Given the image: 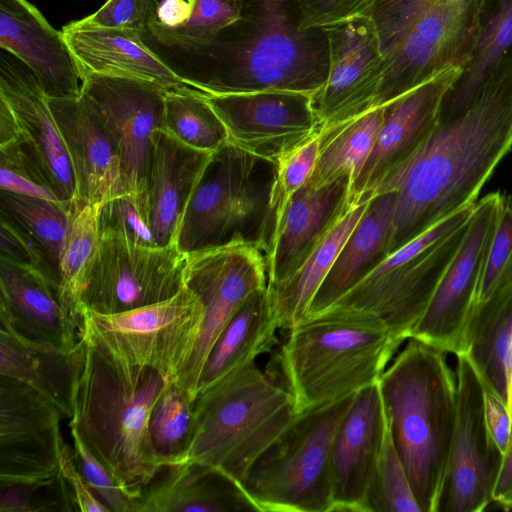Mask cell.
<instances>
[{"instance_id": "cell-52", "label": "cell", "mask_w": 512, "mask_h": 512, "mask_svg": "<svg viewBox=\"0 0 512 512\" xmlns=\"http://www.w3.org/2000/svg\"><path fill=\"white\" fill-rule=\"evenodd\" d=\"M0 189L25 196L63 202L50 188L5 167L0 169Z\"/></svg>"}, {"instance_id": "cell-44", "label": "cell", "mask_w": 512, "mask_h": 512, "mask_svg": "<svg viewBox=\"0 0 512 512\" xmlns=\"http://www.w3.org/2000/svg\"><path fill=\"white\" fill-rule=\"evenodd\" d=\"M510 281H512V195H502L476 301L486 300Z\"/></svg>"}, {"instance_id": "cell-28", "label": "cell", "mask_w": 512, "mask_h": 512, "mask_svg": "<svg viewBox=\"0 0 512 512\" xmlns=\"http://www.w3.org/2000/svg\"><path fill=\"white\" fill-rule=\"evenodd\" d=\"M260 511L242 485L220 469L195 461L166 466L144 488L134 512Z\"/></svg>"}, {"instance_id": "cell-15", "label": "cell", "mask_w": 512, "mask_h": 512, "mask_svg": "<svg viewBox=\"0 0 512 512\" xmlns=\"http://www.w3.org/2000/svg\"><path fill=\"white\" fill-rule=\"evenodd\" d=\"M457 356V417L434 512H481L490 504L503 453L485 420L484 388L467 357Z\"/></svg>"}, {"instance_id": "cell-13", "label": "cell", "mask_w": 512, "mask_h": 512, "mask_svg": "<svg viewBox=\"0 0 512 512\" xmlns=\"http://www.w3.org/2000/svg\"><path fill=\"white\" fill-rule=\"evenodd\" d=\"M184 284L198 295L204 308L195 349L178 382L195 399L217 338L248 297L268 285L266 255L259 247L243 242L189 253Z\"/></svg>"}, {"instance_id": "cell-4", "label": "cell", "mask_w": 512, "mask_h": 512, "mask_svg": "<svg viewBox=\"0 0 512 512\" xmlns=\"http://www.w3.org/2000/svg\"><path fill=\"white\" fill-rule=\"evenodd\" d=\"M389 432L421 512H434L457 417L445 352L413 338L378 380Z\"/></svg>"}, {"instance_id": "cell-49", "label": "cell", "mask_w": 512, "mask_h": 512, "mask_svg": "<svg viewBox=\"0 0 512 512\" xmlns=\"http://www.w3.org/2000/svg\"><path fill=\"white\" fill-rule=\"evenodd\" d=\"M59 476L67 486L73 505L81 512H108L110 509L101 502L78 470L74 450L65 443L61 453Z\"/></svg>"}, {"instance_id": "cell-37", "label": "cell", "mask_w": 512, "mask_h": 512, "mask_svg": "<svg viewBox=\"0 0 512 512\" xmlns=\"http://www.w3.org/2000/svg\"><path fill=\"white\" fill-rule=\"evenodd\" d=\"M384 114L385 106L376 107L322 130L318 159L307 184L319 188L345 176L353 184L372 152Z\"/></svg>"}, {"instance_id": "cell-47", "label": "cell", "mask_w": 512, "mask_h": 512, "mask_svg": "<svg viewBox=\"0 0 512 512\" xmlns=\"http://www.w3.org/2000/svg\"><path fill=\"white\" fill-rule=\"evenodd\" d=\"M74 445L75 463L84 480L114 512H133L134 502L105 466L92 454L76 431L70 428Z\"/></svg>"}, {"instance_id": "cell-51", "label": "cell", "mask_w": 512, "mask_h": 512, "mask_svg": "<svg viewBox=\"0 0 512 512\" xmlns=\"http://www.w3.org/2000/svg\"><path fill=\"white\" fill-rule=\"evenodd\" d=\"M484 411L488 430L504 454L512 431V419L508 405L494 394L484 390Z\"/></svg>"}, {"instance_id": "cell-33", "label": "cell", "mask_w": 512, "mask_h": 512, "mask_svg": "<svg viewBox=\"0 0 512 512\" xmlns=\"http://www.w3.org/2000/svg\"><path fill=\"white\" fill-rule=\"evenodd\" d=\"M267 286L252 293L225 326L207 357L198 389L255 361L276 344L279 326Z\"/></svg>"}, {"instance_id": "cell-14", "label": "cell", "mask_w": 512, "mask_h": 512, "mask_svg": "<svg viewBox=\"0 0 512 512\" xmlns=\"http://www.w3.org/2000/svg\"><path fill=\"white\" fill-rule=\"evenodd\" d=\"M186 262L187 254L175 244L142 246L100 237L82 308L114 314L169 299L185 285Z\"/></svg>"}, {"instance_id": "cell-10", "label": "cell", "mask_w": 512, "mask_h": 512, "mask_svg": "<svg viewBox=\"0 0 512 512\" xmlns=\"http://www.w3.org/2000/svg\"><path fill=\"white\" fill-rule=\"evenodd\" d=\"M475 204L388 254L331 306L375 314L395 336L409 339L463 241Z\"/></svg>"}, {"instance_id": "cell-7", "label": "cell", "mask_w": 512, "mask_h": 512, "mask_svg": "<svg viewBox=\"0 0 512 512\" xmlns=\"http://www.w3.org/2000/svg\"><path fill=\"white\" fill-rule=\"evenodd\" d=\"M483 0H376L385 69L375 107L385 106L443 71L463 68L477 38Z\"/></svg>"}, {"instance_id": "cell-21", "label": "cell", "mask_w": 512, "mask_h": 512, "mask_svg": "<svg viewBox=\"0 0 512 512\" xmlns=\"http://www.w3.org/2000/svg\"><path fill=\"white\" fill-rule=\"evenodd\" d=\"M461 70L449 68L385 105L372 152L351 186V206L373 198L383 182L420 150L435 128L443 98Z\"/></svg>"}, {"instance_id": "cell-6", "label": "cell", "mask_w": 512, "mask_h": 512, "mask_svg": "<svg viewBox=\"0 0 512 512\" xmlns=\"http://www.w3.org/2000/svg\"><path fill=\"white\" fill-rule=\"evenodd\" d=\"M185 461L222 470L240 484L256 458L296 416L291 394L255 361L198 389Z\"/></svg>"}, {"instance_id": "cell-9", "label": "cell", "mask_w": 512, "mask_h": 512, "mask_svg": "<svg viewBox=\"0 0 512 512\" xmlns=\"http://www.w3.org/2000/svg\"><path fill=\"white\" fill-rule=\"evenodd\" d=\"M354 395L296 414L251 464L241 485L260 511L331 510L332 442Z\"/></svg>"}, {"instance_id": "cell-16", "label": "cell", "mask_w": 512, "mask_h": 512, "mask_svg": "<svg viewBox=\"0 0 512 512\" xmlns=\"http://www.w3.org/2000/svg\"><path fill=\"white\" fill-rule=\"evenodd\" d=\"M60 409L33 388L0 375V487L48 485L65 442Z\"/></svg>"}, {"instance_id": "cell-53", "label": "cell", "mask_w": 512, "mask_h": 512, "mask_svg": "<svg viewBox=\"0 0 512 512\" xmlns=\"http://www.w3.org/2000/svg\"><path fill=\"white\" fill-rule=\"evenodd\" d=\"M492 499L502 508L512 509V433L508 447L503 454L502 465Z\"/></svg>"}, {"instance_id": "cell-17", "label": "cell", "mask_w": 512, "mask_h": 512, "mask_svg": "<svg viewBox=\"0 0 512 512\" xmlns=\"http://www.w3.org/2000/svg\"><path fill=\"white\" fill-rule=\"evenodd\" d=\"M501 200L502 194L497 191L476 202L463 241L410 338L445 353H460Z\"/></svg>"}, {"instance_id": "cell-48", "label": "cell", "mask_w": 512, "mask_h": 512, "mask_svg": "<svg viewBox=\"0 0 512 512\" xmlns=\"http://www.w3.org/2000/svg\"><path fill=\"white\" fill-rule=\"evenodd\" d=\"M376 0H299L301 27L324 28L365 15Z\"/></svg>"}, {"instance_id": "cell-46", "label": "cell", "mask_w": 512, "mask_h": 512, "mask_svg": "<svg viewBox=\"0 0 512 512\" xmlns=\"http://www.w3.org/2000/svg\"><path fill=\"white\" fill-rule=\"evenodd\" d=\"M100 237H114L142 246H157L146 219L134 201L119 195L105 202L99 213Z\"/></svg>"}, {"instance_id": "cell-26", "label": "cell", "mask_w": 512, "mask_h": 512, "mask_svg": "<svg viewBox=\"0 0 512 512\" xmlns=\"http://www.w3.org/2000/svg\"><path fill=\"white\" fill-rule=\"evenodd\" d=\"M351 186L345 176L319 188L306 183L293 195L266 255L268 284L284 282L308 259L351 207Z\"/></svg>"}, {"instance_id": "cell-3", "label": "cell", "mask_w": 512, "mask_h": 512, "mask_svg": "<svg viewBox=\"0 0 512 512\" xmlns=\"http://www.w3.org/2000/svg\"><path fill=\"white\" fill-rule=\"evenodd\" d=\"M70 362L69 427L135 505L166 467L149 433L150 414L166 380L157 370L128 363L80 333Z\"/></svg>"}, {"instance_id": "cell-41", "label": "cell", "mask_w": 512, "mask_h": 512, "mask_svg": "<svg viewBox=\"0 0 512 512\" xmlns=\"http://www.w3.org/2000/svg\"><path fill=\"white\" fill-rule=\"evenodd\" d=\"M362 512H421L388 425L382 451L365 493Z\"/></svg>"}, {"instance_id": "cell-1", "label": "cell", "mask_w": 512, "mask_h": 512, "mask_svg": "<svg viewBox=\"0 0 512 512\" xmlns=\"http://www.w3.org/2000/svg\"><path fill=\"white\" fill-rule=\"evenodd\" d=\"M142 40L186 85L205 94L313 95L328 74L327 35L324 28L301 27L299 0H246L239 20L207 39L146 29Z\"/></svg>"}, {"instance_id": "cell-22", "label": "cell", "mask_w": 512, "mask_h": 512, "mask_svg": "<svg viewBox=\"0 0 512 512\" xmlns=\"http://www.w3.org/2000/svg\"><path fill=\"white\" fill-rule=\"evenodd\" d=\"M0 326L66 354L79 339V326L61 303L59 282L38 267L1 257Z\"/></svg>"}, {"instance_id": "cell-50", "label": "cell", "mask_w": 512, "mask_h": 512, "mask_svg": "<svg viewBox=\"0 0 512 512\" xmlns=\"http://www.w3.org/2000/svg\"><path fill=\"white\" fill-rule=\"evenodd\" d=\"M0 237L1 258L18 264L35 266L45 272L41 257L30 240L4 218H1Z\"/></svg>"}, {"instance_id": "cell-27", "label": "cell", "mask_w": 512, "mask_h": 512, "mask_svg": "<svg viewBox=\"0 0 512 512\" xmlns=\"http://www.w3.org/2000/svg\"><path fill=\"white\" fill-rule=\"evenodd\" d=\"M212 155L182 143L160 128L153 132L148 223L157 246L175 244L189 201Z\"/></svg>"}, {"instance_id": "cell-5", "label": "cell", "mask_w": 512, "mask_h": 512, "mask_svg": "<svg viewBox=\"0 0 512 512\" xmlns=\"http://www.w3.org/2000/svg\"><path fill=\"white\" fill-rule=\"evenodd\" d=\"M289 331L277 363L296 414L377 383L403 342L377 315L336 306Z\"/></svg>"}, {"instance_id": "cell-32", "label": "cell", "mask_w": 512, "mask_h": 512, "mask_svg": "<svg viewBox=\"0 0 512 512\" xmlns=\"http://www.w3.org/2000/svg\"><path fill=\"white\" fill-rule=\"evenodd\" d=\"M512 62V0H483L475 45L459 77L445 94L437 122L463 113L484 85Z\"/></svg>"}, {"instance_id": "cell-12", "label": "cell", "mask_w": 512, "mask_h": 512, "mask_svg": "<svg viewBox=\"0 0 512 512\" xmlns=\"http://www.w3.org/2000/svg\"><path fill=\"white\" fill-rule=\"evenodd\" d=\"M165 92L138 78L82 77L81 93L100 115L117 149L121 179L116 196L131 198L147 222L152 135L161 128Z\"/></svg>"}, {"instance_id": "cell-20", "label": "cell", "mask_w": 512, "mask_h": 512, "mask_svg": "<svg viewBox=\"0 0 512 512\" xmlns=\"http://www.w3.org/2000/svg\"><path fill=\"white\" fill-rule=\"evenodd\" d=\"M0 98L11 108L19 127V137L13 142L18 144L39 182L54 191L61 201L74 206L75 177L48 97L33 72L3 49Z\"/></svg>"}, {"instance_id": "cell-24", "label": "cell", "mask_w": 512, "mask_h": 512, "mask_svg": "<svg viewBox=\"0 0 512 512\" xmlns=\"http://www.w3.org/2000/svg\"><path fill=\"white\" fill-rule=\"evenodd\" d=\"M48 102L71 161L75 209L103 205L117 195L121 179L117 149L103 120L82 93Z\"/></svg>"}, {"instance_id": "cell-43", "label": "cell", "mask_w": 512, "mask_h": 512, "mask_svg": "<svg viewBox=\"0 0 512 512\" xmlns=\"http://www.w3.org/2000/svg\"><path fill=\"white\" fill-rule=\"evenodd\" d=\"M189 18L180 26L166 28L154 22L147 30L165 37L202 40L240 19L246 0H190Z\"/></svg>"}, {"instance_id": "cell-25", "label": "cell", "mask_w": 512, "mask_h": 512, "mask_svg": "<svg viewBox=\"0 0 512 512\" xmlns=\"http://www.w3.org/2000/svg\"><path fill=\"white\" fill-rule=\"evenodd\" d=\"M0 49L33 72L48 98L81 94L82 74L62 31L28 0H0Z\"/></svg>"}, {"instance_id": "cell-42", "label": "cell", "mask_w": 512, "mask_h": 512, "mask_svg": "<svg viewBox=\"0 0 512 512\" xmlns=\"http://www.w3.org/2000/svg\"><path fill=\"white\" fill-rule=\"evenodd\" d=\"M321 138L322 131L276 162L270 199L274 225L273 236L289 201L313 174L320 151Z\"/></svg>"}, {"instance_id": "cell-8", "label": "cell", "mask_w": 512, "mask_h": 512, "mask_svg": "<svg viewBox=\"0 0 512 512\" xmlns=\"http://www.w3.org/2000/svg\"><path fill=\"white\" fill-rule=\"evenodd\" d=\"M275 169L276 163L229 142L214 152L179 226L178 249L189 254L243 242L267 255L274 230Z\"/></svg>"}, {"instance_id": "cell-18", "label": "cell", "mask_w": 512, "mask_h": 512, "mask_svg": "<svg viewBox=\"0 0 512 512\" xmlns=\"http://www.w3.org/2000/svg\"><path fill=\"white\" fill-rule=\"evenodd\" d=\"M324 30L329 46L328 74L323 86L311 96L322 130L374 109L385 69L380 39L369 16Z\"/></svg>"}, {"instance_id": "cell-23", "label": "cell", "mask_w": 512, "mask_h": 512, "mask_svg": "<svg viewBox=\"0 0 512 512\" xmlns=\"http://www.w3.org/2000/svg\"><path fill=\"white\" fill-rule=\"evenodd\" d=\"M387 420L378 382L357 391L332 442L330 511L362 512L385 440Z\"/></svg>"}, {"instance_id": "cell-31", "label": "cell", "mask_w": 512, "mask_h": 512, "mask_svg": "<svg viewBox=\"0 0 512 512\" xmlns=\"http://www.w3.org/2000/svg\"><path fill=\"white\" fill-rule=\"evenodd\" d=\"M460 353L473 366L484 390L508 405L512 364V281L486 300L475 301L462 335Z\"/></svg>"}, {"instance_id": "cell-35", "label": "cell", "mask_w": 512, "mask_h": 512, "mask_svg": "<svg viewBox=\"0 0 512 512\" xmlns=\"http://www.w3.org/2000/svg\"><path fill=\"white\" fill-rule=\"evenodd\" d=\"M0 375L33 388L71 418L70 354L29 342L0 326Z\"/></svg>"}, {"instance_id": "cell-34", "label": "cell", "mask_w": 512, "mask_h": 512, "mask_svg": "<svg viewBox=\"0 0 512 512\" xmlns=\"http://www.w3.org/2000/svg\"><path fill=\"white\" fill-rule=\"evenodd\" d=\"M368 203L369 200L351 206L291 277L279 284H268L279 328L290 330L306 318L317 291Z\"/></svg>"}, {"instance_id": "cell-11", "label": "cell", "mask_w": 512, "mask_h": 512, "mask_svg": "<svg viewBox=\"0 0 512 512\" xmlns=\"http://www.w3.org/2000/svg\"><path fill=\"white\" fill-rule=\"evenodd\" d=\"M203 304L186 285L173 297L114 314L82 311L80 334L128 363L178 384L195 349Z\"/></svg>"}, {"instance_id": "cell-29", "label": "cell", "mask_w": 512, "mask_h": 512, "mask_svg": "<svg viewBox=\"0 0 512 512\" xmlns=\"http://www.w3.org/2000/svg\"><path fill=\"white\" fill-rule=\"evenodd\" d=\"M63 36L82 77L103 74L153 82L166 91L186 85L148 46L142 35L123 29L77 30L63 26Z\"/></svg>"}, {"instance_id": "cell-40", "label": "cell", "mask_w": 512, "mask_h": 512, "mask_svg": "<svg viewBox=\"0 0 512 512\" xmlns=\"http://www.w3.org/2000/svg\"><path fill=\"white\" fill-rule=\"evenodd\" d=\"M194 399L177 383L166 382L149 418V433L157 457L165 466L182 463L194 424Z\"/></svg>"}, {"instance_id": "cell-54", "label": "cell", "mask_w": 512, "mask_h": 512, "mask_svg": "<svg viewBox=\"0 0 512 512\" xmlns=\"http://www.w3.org/2000/svg\"><path fill=\"white\" fill-rule=\"evenodd\" d=\"M191 9L190 0H161L156 22L166 28H175L189 18Z\"/></svg>"}, {"instance_id": "cell-39", "label": "cell", "mask_w": 512, "mask_h": 512, "mask_svg": "<svg viewBox=\"0 0 512 512\" xmlns=\"http://www.w3.org/2000/svg\"><path fill=\"white\" fill-rule=\"evenodd\" d=\"M160 129L192 148L211 153L228 142L226 128L205 93L194 88L165 92Z\"/></svg>"}, {"instance_id": "cell-38", "label": "cell", "mask_w": 512, "mask_h": 512, "mask_svg": "<svg viewBox=\"0 0 512 512\" xmlns=\"http://www.w3.org/2000/svg\"><path fill=\"white\" fill-rule=\"evenodd\" d=\"M101 206L88 204L75 210L60 260V300L79 330L82 324V294L99 248Z\"/></svg>"}, {"instance_id": "cell-19", "label": "cell", "mask_w": 512, "mask_h": 512, "mask_svg": "<svg viewBox=\"0 0 512 512\" xmlns=\"http://www.w3.org/2000/svg\"><path fill=\"white\" fill-rule=\"evenodd\" d=\"M205 95L224 124L229 143L274 163L322 131L307 93Z\"/></svg>"}, {"instance_id": "cell-30", "label": "cell", "mask_w": 512, "mask_h": 512, "mask_svg": "<svg viewBox=\"0 0 512 512\" xmlns=\"http://www.w3.org/2000/svg\"><path fill=\"white\" fill-rule=\"evenodd\" d=\"M395 202V192L379 194L369 200L317 291L306 317L331 306L388 256Z\"/></svg>"}, {"instance_id": "cell-45", "label": "cell", "mask_w": 512, "mask_h": 512, "mask_svg": "<svg viewBox=\"0 0 512 512\" xmlns=\"http://www.w3.org/2000/svg\"><path fill=\"white\" fill-rule=\"evenodd\" d=\"M159 0H107L94 13L65 26L71 29H123L142 33L157 21Z\"/></svg>"}, {"instance_id": "cell-36", "label": "cell", "mask_w": 512, "mask_h": 512, "mask_svg": "<svg viewBox=\"0 0 512 512\" xmlns=\"http://www.w3.org/2000/svg\"><path fill=\"white\" fill-rule=\"evenodd\" d=\"M1 218L17 227L33 244L47 274L60 284V260L75 208L1 190Z\"/></svg>"}, {"instance_id": "cell-2", "label": "cell", "mask_w": 512, "mask_h": 512, "mask_svg": "<svg viewBox=\"0 0 512 512\" xmlns=\"http://www.w3.org/2000/svg\"><path fill=\"white\" fill-rule=\"evenodd\" d=\"M512 149V62L463 113L435 128L415 156L374 197L396 193L389 254L476 198Z\"/></svg>"}]
</instances>
